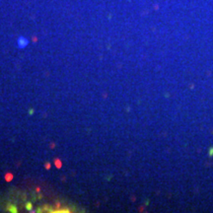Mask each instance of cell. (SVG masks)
Instances as JSON below:
<instances>
[{
  "mask_svg": "<svg viewBox=\"0 0 213 213\" xmlns=\"http://www.w3.org/2000/svg\"><path fill=\"white\" fill-rule=\"evenodd\" d=\"M18 47L19 48H25L26 47H28V44H29V39H26V38H24V37H20L18 39Z\"/></svg>",
  "mask_w": 213,
  "mask_h": 213,
  "instance_id": "6da1fadb",
  "label": "cell"
},
{
  "mask_svg": "<svg viewBox=\"0 0 213 213\" xmlns=\"http://www.w3.org/2000/svg\"><path fill=\"white\" fill-rule=\"evenodd\" d=\"M26 207H27V209H29V210H31V209H32V203H31V202H29V203H27Z\"/></svg>",
  "mask_w": 213,
  "mask_h": 213,
  "instance_id": "7a4b0ae2",
  "label": "cell"
}]
</instances>
